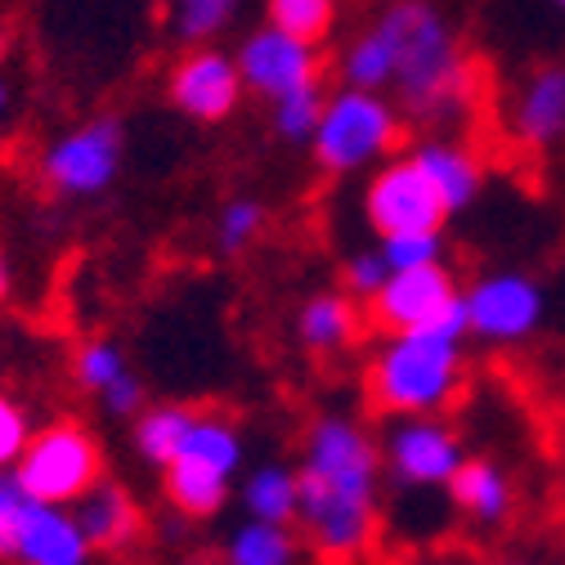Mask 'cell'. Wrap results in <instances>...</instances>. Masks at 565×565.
Here are the masks:
<instances>
[{"label": "cell", "mask_w": 565, "mask_h": 565, "mask_svg": "<svg viewBox=\"0 0 565 565\" xmlns=\"http://www.w3.org/2000/svg\"><path fill=\"white\" fill-rule=\"evenodd\" d=\"M14 476L28 489V499L50 508H77L99 480H108L104 445L82 417H54L50 427L32 431Z\"/></svg>", "instance_id": "5b68a950"}, {"label": "cell", "mask_w": 565, "mask_h": 565, "mask_svg": "<svg viewBox=\"0 0 565 565\" xmlns=\"http://www.w3.org/2000/svg\"><path fill=\"white\" fill-rule=\"evenodd\" d=\"M467 332L484 345H521L547 319V292L530 269H484L462 288Z\"/></svg>", "instance_id": "52a82bcc"}, {"label": "cell", "mask_w": 565, "mask_h": 565, "mask_svg": "<svg viewBox=\"0 0 565 565\" xmlns=\"http://www.w3.org/2000/svg\"><path fill=\"white\" fill-rule=\"evenodd\" d=\"M467 341L436 328L382 337L364 369V395L377 417H445L467 386Z\"/></svg>", "instance_id": "3957f363"}, {"label": "cell", "mask_w": 565, "mask_h": 565, "mask_svg": "<svg viewBox=\"0 0 565 565\" xmlns=\"http://www.w3.org/2000/svg\"><path fill=\"white\" fill-rule=\"evenodd\" d=\"M10 108H14V86H10V77H6V73H0V126H6Z\"/></svg>", "instance_id": "e575fe53"}, {"label": "cell", "mask_w": 565, "mask_h": 565, "mask_svg": "<svg viewBox=\"0 0 565 565\" xmlns=\"http://www.w3.org/2000/svg\"><path fill=\"white\" fill-rule=\"evenodd\" d=\"M243 0H167V23L184 45H216L238 23Z\"/></svg>", "instance_id": "d4e9b609"}, {"label": "cell", "mask_w": 565, "mask_h": 565, "mask_svg": "<svg viewBox=\"0 0 565 565\" xmlns=\"http://www.w3.org/2000/svg\"><path fill=\"white\" fill-rule=\"evenodd\" d=\"M121 162H126V126L121 117L99 113L50 139L41 153V180L50 193L82 202L108 193L121 175Z\"/></svg>", "instance_id": "8992f818"}, {"label": "cell", "mask_w": 565, "mask_h": 565, "mask_svg": "<svg viewBox=\"0 0 565 565\" xmlns=\"http://www.w3.org/2000/svg\"><path fill=\"white\" fill-rule=\"evenodd\" d=\"M10 297V265H6V252H0V301Z\"/></svg>", "instance_id": "d590c367"}, {"label": "cell", "mask_w": 565, "mask_h": 565, "mask_svg": "<svg viewBox=\"0 0 565 565\" xmlns=\"http://www.w3.org/2000/svg\"><path fill=\"white\" fill-rule=\"evenodd\" d=\"M234 63H238V73H243L247 95H256L265 104L323 82V50L310 45V41H301V36L278 32L269 23L252 28L234 45Z\"/></svg>", "instance_id": "8fae6325"}, {"label": "cell", "mask_w": 565, "mask_h": 565, "mask_svg": "<svg viewBox=\"0 0 565 565\" xmlns=\"http://www.w3.org/2000/svg\"><path fill=\"white\" fill-rule=\"evenodd\" d=\"M162 493L175 516L184 521H216L230 499H234V480L221 476V471H206V467H193V462H171L162 471Z\"/></svg>", "instance_id": "44dd1931"}, {"label": "cell", "mask_w": 565, "mask_h": 565, "mask_svg": "<svg viewBox=\"0 0 565 565\" xmlns=\"http://www.w3.org/2000/svg\"><path fill=\"white\" fill-rule=\"evenodd\" d=\"M337 14H341V0H265V23L310 45H323L332 36Z\"/></svg>", "instance_id": "484cf974"}, {"label": "cell", "mask_w": 565, "mask_h": 565, "mask_svg": "<svg viewBox=\"0 0 565 565\" xmlns=\"http://www.w3.org/2000/svg\"><path fill=\"white\" fill-rule=\"evenodd\" d=\"M382 445L364 417L328 408L306 422L297 445V534L319 561L345 565L373 547L382 525Z\"/></svg>", "instance_id": "6da1fadb"}, {"label": "cell", "mask_w": 565, "mask_h": 565, "mask_svg": "<svg viewBox=\"0 0 565 565\" xmlns=\"http://www.w3.org/2000/svg\"><path fill=\"white\" fill-rule=\"evenodd\" d=\"M28 489L19 484L14 471H0V561H14L19 556V530L28 516Z\"/></svg>", "instance_id": "1f68e13d"}, {"label": "cell", "mask_w": 565, "mask_h": 565, "mask_svg": "<svg viewBox=\"0 0 565 565\" xmlns=\"http://www.w3.org/2000/svg\"><path fill=\"white\" fill-rule=\"evenodd\" d=\"M323 82L319 86H306L297 95H282L269 104V130L274 139H282V145H292V149H310V139L319 130V117H323Z\"/></svg>", "instance_id": "4316f807"}, {"label": "cell", "mask_w": 565, "mask_h": 565, "mask_svg": "<svg viewBox=\"0 0 565 565\" xmlns=\"http://www.w3.org/2000/svg\"><path fill=\"white\" fill-rule=\"evenodd\" d=\"M377 252L386 256L391 274L395 269H422V265H445L449 238H445V230H413V234L377 238Z\"/></svg>", "instance_id": "f546056e"}, {"label": "cell", "mask_w": 565, "mask_h": 565, "mask_svg": "<svg viewBox=\"0 0 565 565\" xmlns=\"http://www.w3.org/2000/svg\"><path fill=\"white\" fill-rule=\"evenodd\" d=\"M413 167L427 175V184L436 189V198L445 202V216H462V211H471L484 193V162L471 145H462V139H445V135H427L417 139V145L408 149Z\"/></svg>", "instance_id": "5bb4252c"}, {"label": "cell", "mask_w": 565, "mask_h": 565, "mask_svg": "<svg viewBox=\"0 0 565 565\" xmlns=\"http://www.w3.org/2000/svg\"><path fill=\"white\" fill-rule=\"evenodd\" d=\"M265 221H269V211H265L260 198H252V193L230 198L216 211V252L221 256H243L265 234Z\"/></svg>", "instance_id": "83f0119b"}, {"label": "cell", "mask_w": 565, "mask_h": 565, "mask_svg": "<svg viewBox=\"0 0 565 565\" xmlns=\"http://www.w3.org/2000/svg\"><path fill=\"white\" fill-rule=\"evenodd\" d=\"M493 565H525V561H493Z\"/></svg>", "instance_id": "8d00e7d4"}, {"label": "cell", "mask_w": 565, "mask_h": 565, "mask_svg": "<svg viewBox=\"0 0 565 565\" xmlns=\"http://www.w3.org/2000/svg\"><path fill=\"white\" fill-rule=\"evenodd\" d=\"M364 306L355 297H345L341 288H323V292H310L297 315H292V332L301 341V350L310 355H341L360 341L364 332Z\"/></svg>", "instance_id": "e0dca14e"}, {"label": "cell", "mask_w": 565, "mask_h": 565, "mask_svg": "<svg viewBox=\"0 0 565 565\" xmlns=\"http://www.w3.org/2000/svg\"><path fill=\"white\" fill-rule=\"evenodd\" d=\"M399 139H404V113L391 95L341 86L323 99V117L310 139V158L323 175L350 180L391 162Z\"/></svg>", "instance_id": "277c9868"}, {"label": "cell", "mask_w": 565, "mask_h": 565, "mask_svg": "<svg viewBox=\"0 0 565 565\" xmlns=\"http://www.w3.org/2000/svg\"><path fill=\"white\" fill-rule=\"evenodd\" d=\"M445 493H449V503L480 530H499L516 512V484H512L508 467L484 458V454H467V462L458 467V476L449 480Z\"/></svg>", "instance_id": "9a60e30c"}, {"label": "cell", "mask_w": 565, "mask_h": 565, "mask_svg": "<svg viewBox=\"0 0 565 565\" xmlns=\"http://www.w3.org/2000/svg\"><path fill=\"white\" fill-rule=\"evenodd\" d=\"M126 373H130V364H126V350H121L117 341H108V337H90V341L77 345V355H73V377H77L82 391L104 395V391H108L117 377H126Z\"/></svg>", "instance_id": "f1b7e54d"}, {"label": "cell", "mask_w": 565, "mask_h": 565, "mask_svg": "<svg viewBox=\"0 0 565 565\" xmlns=\"http://www.w3.org/2000/svg\"><path fill=\"white\" fill-rule=\"evenodd\" d=\"M28 440H32L28 413H23V408H19L10 395H0V471H6L10 462H19V458H23Z\"/></svg>", "instance_id": "d6a6232c"}, {"label": "cell", "mask_w": 565, "mask_h": 565, "mask_svg": "<svg viewBox=\"0 0 565 565\" xmlns=\"http://www.w3.org/2000/svg\"><path fill=\"white\" fill-rule=\"evenodd\" d=\"M377 445L386 476L413 493L449 489V480L467 462V445L445 417H386Z\"/></svg>", "instance_id": "ba28073f"}, {"label": "cell", "mask_w": 565, "mask_h": 565, "mask_svg": "<svg viewBox=\"0 0 565 565\" xmlns=\"http://www.w3.org/2000/svg\"><path fill=\"white\" fill-rule=\"evenodd\" d=\"M373 23L395 45L391 99L399 104V113L427 126L467 117L476 99V67L458 28L436 0H391Z\"/></svg>", "instance_id": "7a4b0ae2"}, {"label": "cell", "mask_w": 565, "mask_h": 565, "mask_svg": "<svg viewBox=\"0 0 565 565\" xmlns=\"http://www.w3.org/2000/svg\"><path fill=\"white\" fill-rule=\"evenodd\" d=\"M297 561H301L297 525H265L243 516L225 539V565H297Z\"/></svg>", "instance_id": "cb8c5ba5"}, {"label": "cell", "mask_w": 565, "mask_h": 565, "mask_svg": "<svg viewBox=\"0 0 565 565\" xmlns=\"http://www.w3.org/2000/svg\"><path fill=\"white\" fill-rule=\"evenodd\" d=\"M458 297H462V288H458V274L449 269V260L422 265V269H395L382 282V292L364 306V315L382 337L422 332V328H431Z\"/></svg>", "instance_id": "7c38bea8"}, {"label": "cell", "mask_w": 565, "mask_h": 565, "mask_svg": "<svg viewBox=\"0 0 565 565\" xmlns=\"http://www.w3.org/2000/svg\"><path fill=\"white\" fill-rule=\"evenodd\" d=\"M337 77H341V86L391 95V82H395V45H391V36L377 23L364 28L360 36H350V45L337 58Z\"/></svg>", "instance_id": "603a6c76"}, {"label": "cell", "mask_w": 565, "mask_h": 565, "mask_svg": "<svg viewBox=\"0 0 565 565\" xmlns=\"http://www.w3.org/2000/svg\"><path fill=\"white\" fill-rule=\"evenodd\" d=\"M234 499L243 503L247 521H265V525H297V508H301V484H297V467L292 462H260L243 476V484L234 489Z\"/></svg>", "instance_id": "ffe728a7"}, {"label": "cell", "mask_w": 565, "mask_h": 565, "mask_svg": "<svg viewBox=\"0 0 565 565\" xmlns=\"http://www.w3.org/2000/svg\"><path fill=\"white\" fill-rule=\"evenodd\" d=\"M73 516L95 552H130L139 534H145V512L117 480H99L73 508Z\"/></svg>", "instance_id": "ac0fdd59"}, {"label": "cell", "mask_w": 565, "mask_h": 565, "mask_svg": "<svg viewBox=\"0 0 565 565\" xmlns=\"http://www.w3.org/2000/svg\"><path fill=\"white\" fill-rule=\"evenodd\" d=\"M95 547L82 534L73 508H50V503H28L23 530H19V565H90Z\"/></svg>", "instance_id": "2e32d148"}, {"label": "cell", "mask_w": 565, "mask_h": 565, "mask_svg": "<svg viewBox=\"0 0 565 565\" xmlns=\"http://www.w3.org/2000/svg\"><path fill=\"white\" fill-rule=\"evenodd\" d=\"M337 278H341V292L345 297H355L360 306H369L382 292V282L391 278V265H386V256L377 247H360V252H350L341 260Z\"/></svg>", "instance_id": "4dcf8cb0"}, {"label": "cell", "mask_w": 565, "mask_h": 565, "mask_svg": "<svg viewBox=\"0 0 565 565\" xmlns=\"http://www.w3.org/2000/svg\"><path fill=\"white\" fill-rule=\"evenodd\" d=\"M508 135L525 153L565 149V63H539L508 99Z\"/></svg>", "instance_id": "4fadbf2b"}, {"label": "cell", "mask_w": 565, "mask_h": 565, "mask_svg": "<svg viewBox=\"0 0 565 565\" xmlns=\"http://www.w3.org/2000/svg\"><path fill=\"white\" fill-rule=\"evenodd\" d=\"M552 6H556V10H561V14H565V0H552Z\"/></svg>", "instance_id": "74e56055"}, {"label": "cell", "mask_w": 565, "mask_h": 565, "mask_svg": "<svg viewBox=\"0 0 565 565\" xmlns=\"http://www.w3.org/2000/svg\"><path fill=\"white\" fill-rule=\"evenodd\" d=\"M243 458H247V436H243L238 422L221 408H198L193 427H189V436H184V445L171 462H193V467H206V471H221V476L238 480Z\"/></svg>", "instance_id": "d6986e66"}, {"label": "cell", "mask_w": 565, "mask_h": 565, "mask_svg": "<svg viewBox=\"0 0 565 565\" xmlns=\"http://www.w3.org/2000/svg\"><path fill=\"white\" fill-rule=\"evenodd\" d=\"M243 95L247 86L234 63V50H221V45H189L167 73V104L198 126L230 121Z\"/></svg>", "instance_id": "30bf717a"}, {"label": "cell", "mask_w": 565, "mask_h": 565, "mask_svg": "<svg viewBox=\"0 0 565 565\" xmlns=\"http://www.w3.org/2000/svg\"><path fill=\"white\" fill-rule=\"evenodd\" d=\"M99 404H104L113 417H130V422H135L139 413L149 408V404H145V382H139L135 373H126V377H117V382L99 395Z\"/></svg>", "instance_id": "836d02e7"}, {"label": "cell", "mask_w": 565, "mask_h": 565, "mask_svg": "<svg viewBox=\"0 0 565 565\" xmlns=\"http://www.w3.org/2000/svg\"><path fill=\"white\" fill-rule=\"evenodd\" d=\"M193 417H198L193 404H175V399H171V404H149L145 413L135 417V427H130V445H135V454L145 458L149 467L167 471L171 458L180 454L189 427H193Z\"/></svg>", "instance_id": "7402d4cb"}, {"label": "cell", "mask_w": 565, "mask_h": 565, "mask_svg": "<svg viewBox=\"0 0 565 565\" xmlns=\"http://www.w3.org/2000/svg\"><path fill=\"white\" fill-rule=\"evenodd\" d=\"M360 211H364V225L377 238L391 234H413V230H445V202L436 198V189L427 184L413 167L408 153H395L391 162H382L377 171H369L364 193H360Z\"/></svg>", "instance_id": "9c48e42d"}]
</instances>
